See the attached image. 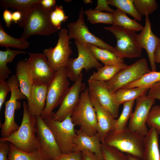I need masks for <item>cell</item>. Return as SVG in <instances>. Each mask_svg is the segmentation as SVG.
Here are the masks:
<instances>
[{"instance_id": "681fc988", "label": "cell", "mask_w": 160, "mask_h": 160, "mask_svg": "<svg viewBox=\"0 0 160 160\" xmlns=\"http://www.w3.org/2000/svg\"><path fill=\"white\" fill-rule=\"evenodd\" d=\"M154 60L155 63H160V42L156 49L154 55Z\"/></svg>"}, {"instance_id": "1f68e13d", "label": "cell", "mask_w": 160, "mask_h": 160, "mask_svg": "<svg viewBox=\"0 0 160 160\" xmlns=\"http://www.w3.org/2000/svg\"><path fill=\"white\" fill-rule=\"evenodd\" d=\"M83 13L91 24L103 23L113 25V13L98 11L91 8L83 11Z\"/></svg>"}, {"instance_id": "d6986e66", "label": "cell", "mask_w": 160, "mask_h": 160, "mask_svg": "<svg viewBox=\"0 0 160 160\" xmlns=\"http://www.w3.org/2000/svg\"><path fill=\"white\" fill-rule=\"evenodd\" d=\"M90 97L97 116V134L103 143L108 133L115 129L116 120L96 99Z\"/></svg>"}, {"instance_id": "2e32d148", "label": "cell", "mask_w": 160, "mask_h": 160, "mask_svg": "<svg viewBox=\"0 0 160 160\" xmlns=\"http://www.w3.org/2000/svg\"><path fill=\"white\" fill-rule=\"evenodd\" d=\"M87 87L90 96L96 99L115 118L118 115L120 105L108 87L105 82L88 80Z\"/></svg>"}, {"instance_id": "52a82bcc", "label": "cell", "mask_w": 160, "mask_h": 160, "mask_svg": "<svg viewBox=\"0 0 160 160\" xmlns=\"http://www.w3.org/2000/svg\"><path fill=\"white\" fill-rule=\"evenodd\" d=\"M74 43L78 51V57L70 58L65 67L68 78L74 82L83 69L88 71L93 68L97 69L103 66L86 44L76 40Z\"/></svg>"}, {"instance_id": "f907efd6", "label": "cell", "mask_w": 160, "mask_h": 160, "mask_svg": "<svg viewBox=\"0 0 160 160\" xmlns=\"http://www.w3.org/2000/svg\"><path fill=\"white\" fill-rule=\"evenodd\" d=\"M129 160H141L139 159L130 154H127Z\"/></svg>"}, {"instance_id": "d4e9b609", "label": "cell", "mask_w": 160, "mask_h": 160, "mask_svg": "<svg viewBox=\"0 0 160 160\" xmlns=\"http://www.w3.org/2000/svg\"><path fill=\"white\" fill-rule=\"evenodd\" d=\"M86 44L95 58L104 65H113L124 62V58L118 57L114 52L99 48L92 44Z\"/></svg>"}, {"instance_id": "ffe728a7", "label": "cell", "mask_w": 160, "mask_h": 160, "mask_svg": "<svg viewBox=\"0 0 160 160\" xmlns=\"http://www.w3.org/2000/svg\"><path fill=\"white\" fill-rule=\"evenodd\" d=\"M76 134L73 140L75 145L73 152L87 151L96 154L103 160L101 149V142L97 133L89 136L80 129L75 130Z\"/></svg>"}, {"instance_id": "8fae6325", "label": "cell", "mask_w": 160, "mask_h": 160, "mask_svg": "<svg viewBox=\"0 0 160 160\" xmlns=\"http://www.w3.org/2000/svg\"><path fill=\"white\" fill-rule=\"evenodd\" d=\"M58 36L55 47L44 49L43 52L55 72L62 67H66L72 53L69 45L68 30L65 28L61 29Z\"/></svg>"}, {"instance_id": "ab89813d", "label": "cell", "mask_w": 160, "mask_h": 160, "mask_svg": "<svg viewBox=\"0 0 160 160\" xmlns=\"http://www.w3.org/2000/svg\"><path fill=\"white\" fill-rule=\"evenodd\" d=\"M11 91L10 86L6 81L0 80V110L5 102L8 93Z\"/></svg>"}, {"instance_id": "3957f363", "label": "cell", "mask_w": 160, "mask_h": 160, "mask_svg": "<svg viewBox=\"0 0 160 160\" xmlns=\"http://www.w3.org/2000/svg\"><path fill=\"white\" fill-rule=\"evenodd\" d=\"M144 139L145 136L127 127L121 131L114 130L109 132L103 143L142 160Z\"/></svg>"}, {"instance_id": "e575fe53", "label": "cell", "mask_w": 160, "mask_h": 160, "mask_svg": "<svg viewBox=\"0 0 160 160\" xmlns=\"http://www.w3.org/2000/svg\"><path fill=\"white\" fill-rule=\"evenodd\" d=\"M132 100L124 103L122 112L116 120L115 130L121 131L127 127L128 121L129 120L132 113V109L135 102Z\"/></svg>"}, {"instance_id": "7c38bea8", "label": "cell", "mask_w": 160, "mask_h": 160, "mask_svg": "<svg viewBox=\"0 0 160 160\" xmlns=\"http://www.w3.org/2000/svg\"><path fill=\"white\" fill-rule=\"evenodd\" d=\"M67 26L70 39H73L85 44H92L99 48L115 52L114 47L95 36L89 31L85 23L82 7L79 12L77 20L76 22L69 23Z\"/></svg>"}, {"instance_id": "6da1fadb", "label": "cell", "mask_w": 160, "mask_h": 160, "mask_svg": "<svg viewBox=\"0 0 160 160\" xmlns=\"http://www.w3.org/2000/svg\"><path fill=\"white\" fill-rule=\"evenodd\" d=\"M23 119L19 128L7 137H1L0 141L10 142L18 149L31 153L39 149L36 135V116L30 113L28 105L25 101L23 102Z\"/></svg>"}, {"instance_id": "7402d4cb", "label": "cell", "mask_w": 160, "mask_h": 160, "mask_svg": "<svg viewBox=\"0 0 160 160\" xmlns=\"http://www.w3.org/2000/svg\"><path fill=\"white\" fill-rule=\"evenodd\" d=\"M15 71V75L19 82L20 89L28 100L33 84L31 67L27 60H20L16 64Z\"/></svg>"}, {"instance_id": "8992f818", "label": "cell", "mask_w": 160, "mask_h": 160, "mask_svg": "<svg viewBox=\"0 0 160 160\" xmlns=\"http://www.w3.org/2000/svg\"><path fill=\"white\" fill-rule=\"evenodd\" d=\"M65 67L55 72L48 85L46 106L41 115L43 119L51 117L53 110L60 104L70 87Z\"/></svg>"}, {"instance_id": "f546056e", "label": "cell", "mask_w": 160, "mask_h": 160, "mask_svg": "<svg viewBox=\"0 0 160 160\" xmlns=\"http://www.w3.org/2000/svg\"><path fill=\"white\" fill-rule=\"evenodd\" d=\"M29 43L26 39H16L7 33L0 22V46L6 48L10 47L20 49H25L29 46Z\"/></svg>"}, {"instance_id": "30bf717a", "label": "cell", "mask_w": 160, "mask_h": 160, "mask_svg": "<svg viewBox=\"0 0 160 160\" xmlns=\"http://www.w3.org/2000/svg\"><path fill=\"white\" fill-rule=\"evenodd\" d=\"M150 71L146 59L141 58L121 70L105 83L111 91L114 93L127 85L139 79Z\"/></svg>"}, {"instance_id": "4fadbf2b", "label": "cell", "mask_w": 160, "mask_h": 160, "mask_svg": "<svg viewBox=\"0 0 160 160\" xmlns=\"http://www.w3.org/2000/svg\"><path fill=\"white\" fill-rule=\"evenodd\" d=\"M36 119L39 150L46 160H54L62 153L53 134L41 116Z\"/></svg>"}, {"instance_id": "8d00e7d4", "label": "cell", "mask_w": 160, "mask_h": 160, "mask_svg": "<svg viewBox=\"0 0 160 160\" xmlns=\"http://www.w3.org/2000/svg\"><path fill=\"white\" fill-rule=\"evenodd\" d=\"M101 149L103 160H129L127 154L104 143H101Z\"/></svg>"}, {"instance_id": "c3c4849f", "label": "cell", "mask_w": 160, "mask_h": 160, "mask_svg": "<svg viewBox=\"0 0 160 160\" xmlns=\"http://www.w3.org/2000/svg\"><path fill=\"white\" fill-rule=\"evenodd\" d=\"M22 14L20 11H16L12 14V20L15 23H17L21 19Z\"/></svg>"}, {"instance_id": "9c48e42d", "label": "cell", "mask_w": 160, "mask_h": 160, "mask_svg": "<svg viewBox=\"0 0 160 160\" xmlns=\"http://www.w3.org/2000/svg\"><path fill=\"white\" fill-rule=\"evenodd\" d=\"M104 28L111 32L116 38L114 53L118 57L124 58L141 56L142 49L137 44L136 32L114 25Z\"/></svg>"}, {"instance_id": "603a6c76", "label": "cell", "mask_w": 160, "mask_h": 160, "mask_svg": "<svg viewBox=\"0 0 160 160\" xmlns=\"http://www.w3.org/2000/svg\"><path fill=\"white\" fill-rule=\"evenodd\" d=\"M159 134L153 127H151L148 130L145 136L142 160H160Z\"/></svg>"}, {"instance_id": "484cf974", "label": "cell", "mask_w": 160, "mask_h": 160, "mask_svg": "<svg viewBox=\"0 0 160 160\" xmlns=\"http://www.w3.org/2000/svg\"><path fill=\"white\" fill-rule=\"evenodd\" d=\"M26 52L6 48L5 51H0V80L6 81L9 79L12 72L7 66V63L11 62L17 55L27 53Z\"/></svg>"}, {"instance_id": "816d5d0a", "label": "cell", "mask_w": 160, "mask_h": 160, "mask_svg": "<svg viewBox=\"0 0 160 160\" xmlns=\"http://www.w3.org/2000/svg\"><path fill=\"white\" fill-rule=\"evenodd\" d=\"M83 1L84 4H92L93 1L92 0H84Z\"/></svg>"}, {"instance_id": "b9f144b4", "label": "cell", "mask_w": 160, "mask_h": 160, "mask_svg": "<svg viewBox=\"0 0 160 160\" xmlns=\"http://www.w3.org/2000/svg\"><path fill=\"white\" fill-rule=\"evenodd\" d=\"M9 143L7 141H0V160H9L10 149Z\"/></svg>"}, {"instance_id": "d590c367", "label": "cell", "mask_w": 160, "mask_h": 160, "mask_svg": "<svg viewBox=\"0 0 160 160\" xmlns=\"http://www.w3.org/2000/svg\"><path fill=\"white\" fill-rule=\"evenodd\" d=\"M135 7L142 16H148L154 12L158 7L155 0H133Z\"/></svg>"}, {"instance_id": "bcb514c9", "label": "cell", "mask_w": 160, "mask_h": 160, "mask_svg": "<svg viewBox=\"0 0 160 160\" xmlns=\"http://www.w3.org/2000/svg\"><path fill=\"white\" fill-rule=\"evenodd\" d=\"M55 0H41L40 4L45 9L49 10H53L56 6Z\"/></svg>"}, {"instance_id": "277c9868", "label": "cell", "mask_w": 160, "mask_h": 160, "mask_svg": "<svg viewBox=\"0 0 160 160\" xmlns=\"http://www.w3.org/2000/svg\"><path fill=\"white\" fill-rule=\"evenodd\" d=\"M71 117L75 125L79 126V129L86 134L97 133L96 114L87 87L81 93L79 103Z\"/></svg>"}, {"instance_id": "83f0119b", "label": "cell", "mask_w": 160, "mask_h": 160, "mask_svg": "<svg viewBox=\"0 0 160 160\" xmlns=\"http://www.w3.org/2000/svg\"><path fill=\"white\" fill-rule=\"evenodd\" d=\"M113 15V25L121 27L135 32L141 31L143 27L142 25L137 23L136 20L130 18L127 16L126 14L118 9L115 10Z\"/></svg>"}, {"instance_id": "7dc6e473", "label": "cell", "mask_w": 160, "mask_h": 160, "mask_svg": "<svg viewBox=\"0 0 160 160\" xmlns=\"http://www.w3.org/2000/svg\"><path fill=\"white\" fill-rule=\"evenodd\" d=\"M12 13L7 9H5L3 13V18L5 22L6 26L8 28L10 27L12 21Z\"/></svg>"}, {"instance_id": "e0dca14e", "label": "cell", "mask_w": 160, "mask_h": 160, "mask_svg": "<svg viewBox=\"0 0 160 160\" xmlns=\"http://www.w3.org/2000/svg\"><path fill=\"white\" fill-rule=\"evenodd\" d=\"M27 60L30 65L34 84L48 85L55 72L43 53H29Z\"/></svg>"}, {"instance_id": "f6af8a7d", "label": "cell", "mask_w": 160, "mask_h": 160, "mask_svg": "<svg viewBox=\"0 0 160 160\" xmlns=\"http://www.w3.org/2000/svg\"><path fill=\"white\" fill-rule=\"evenodd\" d=\"M81 160H101L95 153L85 151L81 152Z\"/></svg>"}, {"instance_id": "5b68a950", "label": "cell", "mask_w": 160, "mask_h": 160, "mask_svg": "<svg viewBox=\"0 0 160 160\" xmlns=\"http://www.w3.org/2000/svg\"><path fill=\"white\" fill-rule=\"evenodd\" d=\"M7 81L11 89V95L9 99L5 103L4 122L0 124L1 136L3 138L7 137L19 128V126L15 121V111L20 106L18 100H27L19 88V83L15 75L11 76Z\"/></svg>"}, {"instance_id": "d6a6232c", "label": "cell", "mask_w": 160, "mask_h": 160, "mask_svg": "<svg viewBox=\"0 0 160 160\" xmlns=\"http://www.w3.org/2000/svg\"><path fill=\"white\" fill-rule=\"evenodd\" d=\"M109 5L133 17L135 20L140 21L142 16L137 12L134 6L133 0H108Z\"/></svg>"}, {"instance_id": "9a60e30c", "label": "cell", "mask_w": 160, "mask_h": 160, "mask_svg": "<svg viewBox=\"0 0 160 160\" xmlns=\"http://www.w3.org/2000/svg\"><path fill=\"white\" fill-rule=\"evenodd\" d=\"M155 100L154 98L146 95L136 99L135 108L127 127L129 129L143 136L146 135L148 131L146 120Z\"/></svg>"}, {"instance_id": "ac0fdd59", "label": "cell", "mask_w": 160, "mask_h": 160, "mask_svg": "<svg viewBox=\"0 0 160 160\" xmlns=\"http://www.w3.org/2000/svg\"><path fill=\"white\" fill-rule=\"evenodd\" d=\"M145 24L138 34H136V40L138 47L141 49H145L148 54L151 71H156V65L154 60V55L156 49L160 42V38L153 32L151 23L148 16H145Z\"/></svg>"}, {"instance_id": "5bb4252c", "label": "cell", "mask_w": 160, "mask_h": 160, "mask_svg": "<svg viewBox=\"0 0 160 160\" xmlns=\"http://www.w3.org/2000/svg\"><path fill=\"white\" fill-rule=\"evenodd\" d=\"M83 76L82 73L69 88L59 109L56 112L53 113L51 118L53 120L62 121L68 116H71L79 103L81 93L86 88L85 84L83 81Z\"/></svg>"}, {"instance_id": "ee69618b", "label": "cell", "mask_w": 160, "mask_h": 160, "mask_svg": "<svg viewBox=\"0 0 160 160\" xmlns=\"http://www.w3.org/2000/svg\"><path fill=\"white\" fill-rule=\"evenodd\" d=\"M109 5L108 0H98L97 5L94 9L101 12L106 11L108 12L113 13L115 10L111 8Z\"/></svg>"}, {"instance_id": "f35d334b", "label": "cell", "mask_w": 160, "mask_h": 160, "mask_svg": "<svg viewBox=\"0 0 160 160\" xmlns=\"http://www.w3.org/2000/svg\"><path fill=\"white\" fill-rule=\"evenodd\" d=\"M146 124L153 127L160 134V105H158L151 108L146 120Z\"/></svg>"}, {"instance_id": "7a4b0ae2", "label": "cell", "mask_w": 160, "mask_h": 160, "mask_svg": "<svg viewBox=\"0 0 160 160\" xmlns=\"http://www.w3.org/2000/svg\"><path fill=\"white\" fill-rule=\"evenodd\" d=\"M52 11L44 8L40 2L31 9L22 13L21 19L17 23L23 29L20 38L26 39L36 34L49 36L57 31L50 20Z\"/></svg>"}, {"instance_id": "74e56055", "label": "cell", "mask_w": 160, "mask_h": 160, "mask_svg": "<svg viewBox=\"0 0 160 160\" xmlns=\"http://www.w3.org/2000/svg\"><path fill=\"white\" fill-rule=\"evenodd\" d=\"M68 18L63 9L62 6L56 5L51 12L50 19L52 25L58 30L60 29L62 22L66 21Z\"/></svg>"}, {"instance_id": "f1b7e54d", "label": "cell", "mask_w": 160, "mask_h": 160, "mask_svg": "<svg viewBox=\"0 0 160 160\" xmlns=\"http://www.w3.org/2000/svg\"><path fill=\"white\" fill-rule=\"evenodd\" d=\"M41 1V0H1L0 4L2 8H10L23 13L32 9Z\"/></svg>"}, {"instance_id": "7bdbcfd3", "label": "cell", "mask_w": 160, "mask_h": 160, "mask_svg": "<svg viewBox=\"0 0 160 160\" xmlns=\"http://www.w3.org/2000/svg\"><path fill=\"white\" fill-rule=\"evenodd\" d=\"M147 95L160 101V81L154 84L149 89Z\"/></svg>"}, {"instance_id": "60d3db41", "label": "cell", "mask_w": 160, "mask_h": 160, "mask_svg": "<svg viewBox=\"0 0 160 160\" xmlns=\"http://www.w3.org/2000/svg\"><path fill=\"white\" fill-rule=\"evenodd\" d=\"M54 160H81V152H73L61 154Z\"/></svg>"}, {"instance_id": "4dcf8cb0", "label": "cell", "mask_w": 160, "mask_h": 160, "mask_svg": "<svg viewBox=\"0 0 160 160\" xmlns=\"http://www.w3.org/2000/svg\"><path fill=\"white\" fill-rule=\"evenodd\" d=\"M9 160H46L39 150L28 153L20 150L9 144Z\"/></svg>"}, {"instance_id": "cb8c5ba5", "label": "cell", "mask_w": 160, "mask_h": 160, "mask_svg": "<svg viewBox=\"0 0 160 160\" xmlns=\"http://www.w3.org/2000/svg\"><path fill=\"white\" fill-rule=\"evenodd\" d=\"M129 65L124 62L104 65L94 71L88 80L106 82L111 79L119 71Z\"/></svg>"}, {"instance_id": "4316f807", "label": "cell", "mask_w": 160, "mask_h": 160, "mask_svg": "<svg viewBox=\"0 0 160 160\" xmlns=\"http://www.w3.org/2000/svg\"><path fill=\"white\" fill-rule=\"evenodd\" d=\"M149 88L136 87L129 88H121L114 93L117 101L120 105L124 103L145 95Z\"/></svg>"}, {"instance_id": "836d02e7", "label": "cell", "mask_w": 160, "mask_h": 160, "mask_svg": "<svg viewBox=\"0 0 160 160\" xmlns=\"http://www.w3.org/2000/svg\"><path fill=\"white\" fill-rule=\"evenodd\" d=\"M159 81H160V71H151L139 79L127 85L123 88L141 87L149 88L154 84Z\"/></svg>"}, {"instance_id": "44dd1931", "label": "cell", "mask_w": 160, "mask_h": 160, "mask_svg": "<svg viewBox=\"0 0 160 160\" xmlns=\"http://www.w3.org/2000/svg\"><path fill=\"white\" fill-rule=\"evenodd\" d=\"M48 85L33 84L29 99L28 109L33 116H41L46 106Z\"/></svg>"}, {"instance_id": "ba28073f", "label": "cell", "mask_w": 160, "mask_h": 160, "mask_svg": "<svg viewBox=\"0 0 160 160\" xmlns=\"http://www.w3.org/2000/svg\"><path fill=\"white\" fill-rule=\"evenodd\" d=\"M69 115L62 121H55L51 117L44 119L54 136L62 154L73 152V140L76 134L75 125Z\"/></svg>"}]
</instances>
